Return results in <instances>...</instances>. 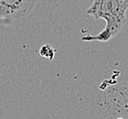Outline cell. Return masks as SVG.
Instances as JSON below:
<instances>
[{"instance_id": "cell-1", "label": "cell", "mask_w": 128, "mask_h": 119, "mask_svg": "<svg viewBox=\"0 0 128 119\" xmlns=\"http://www.w3.org/2000/svg\"><path fill=\"white\" fill-rule=\"evenodd\" d=\"M128 0H94L86 11L95 19L106 22L104 29L95 36H83V41L107 42L122 31L126 22Z\"/></svg>"}, {"instance_id": "cell-2", "label": "cell", "mask_w": 128, "mask_h": 119, "mask_svg": "<svg viewBox=\"0 0 128 119\" xmlns=\"http://www.w3.org/2000/svg\"><path fill=\"white\" fill-rule=\"evenodd\" d=\"M40 0H0V25L8 26L28 16Z\"/></svg>"}, {"instance_id": "cell-3", "label": "cell", "mask_w": 128, "mask_h": 119, "mask_svg": "<svg viewBox=\"0 0 128 119\" xmlns=\"http://www.w3.org/2000/svg\"><path fill=\"white\" fill-rule=\"evenodd\" d=\"M40 55L43 58L48 59V61H52L54 59V56H55V50H54L52 46L48 43H46L44 45H42L40 49Z\"/></svg>"}, {"instance_id": "cell-4", "label": "cell", "mask_w": 128, "mask_h": 119, "mask_svg": "<svg viewBox=\"0 0 128 119\" xmlns=\"http://www.w3.org/2000/svg\"><path fill=\"white\" fill-rule=\"evenodd\" d=\"M117 119H123V118H117Z\"/></svg>"}]
</instances>
